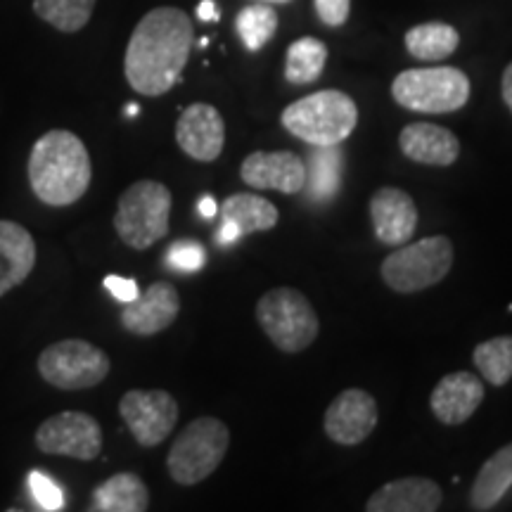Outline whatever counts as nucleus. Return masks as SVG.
I'll list each match as a JSON object with an SVG mask.
<instances>
[{
  "mask_svg": "<svg viewBox=\"0 0 512 512\" xmlns=\"http://www.w3.org/2000/svg\"><path fill=\"white\" fill-rule=\"evenodd\" d=\"M242 238L240 230L233 226L230 221H223L221 219V226L216 230V240H219V245H233V242H238Z\"/></svg>",
  "mask_w": 512,
  "mask_h": 512,
  "instance_id": "34",
  "label": "nucleus"
},
{
  "mask_svg": "<svg viewBox=\"0 0 512 512\" xmlns=\"http://www.w3.org/2000/svg\"><path fill=\"white\" fill-rule=\"evenodd\" d=\"M197 17L202 22H216L219 19V8H216V0H202L200 8H197Z\"/></svg>",
  "mask_w": 512,
  "mask_h": 512,
  "instance_id": "35",
  "label": "nucleus"
},
{
  "mask_svg": "<svg viewBox=\"0 0 512 512\" xmlns=\"http://www.w3.org/2000/svg\"><path fill=\"white\" fill-rule=\"evenodd\" d=\"M176 143L195 162H216L226 145V121L214 105L195 102L176 121Z\"/></svg>",
  "mask_w": 512,
  "mask_h": 512,
  "instance_id": "13",
  "label": "nucleus"
},
{
  "mask_svg": "<svg viewBox=\"0 0 512 512\" xmlns=\"http://www.w3.org/2000/svg\"><path fill=\"white\" fill-rule=\"evenodd\" d=\"M370 219L382 245L399 247L413 238L418 228V207L413 197L399 188H380L370 197Z\"/></svg>",
  "mask_w": 512,
  "mask_h": 512,
  "instance_id": "16",
  "label": "nucleus"
},
{
  "mask_svg": "<svg viewBox=\"0 0 512 512\" xmlns=\"http://www.w3.org/2000/svg\"><path fill=\"white\" fill-rule=\"evenodd\" d=\"M36 266V242L24 226L0 219V297L19 287Z\"/></svg>",
  "mask_w": 512,
  "mask_h": 512,
  "instance_id": "20",
  "label": "nucleus"
},
{
  "mask_svg": "<svg viewBox=\"0 0 512 512\" xmlns=\"http://www.w3.org/2000/svg\"><path fill=\"white\" fill-rule=\"evenodd\" d=\"M441 486L425 477H403L384 484L366 503L368 512H434L441 508Z\"/></svg>",
  "mask_w": 512,
  "mask_h": 512,
  "instance_id": "18",
  "label": "nucleus"
},
{
  "mask_svg": "<svg viewBox=\"0 0 512 512\" xmlns=\"http://www.w3.org/2000/svg\"><path fill=\"white\" fill-rule=\"evenodd\" d=\"M403 41H406V50L415 57V60L439 62L456 53L460 34L451 27V24L427 22L408 29Z\"/></svg>",
  "mask_w": 512,
  "mask_h": 512,
  "instance_id": "25",
  "label": "nucleus"
},
{
  "mask_svg": "<svg viewBox=\"0 0 512 512\" xmlns=\"http://www.w3.org/2000/svg\"><path fill=\"white\" fill-rule=\"evenodd\" d=\"M380 408L366 389H344L325 411V434L339 446H358L373 434Z\"/></svg>",
  "mask_w": 512,
  "mask_h": 512,
  "instance_id": "12",
  "label": "nucleus"
},
{
  "mask_svg": "<svg viewBox=\"0 0 512 512\" xmlns=\"http://www.w3.org/2000/svg\"><path fill=\"white\" fill-rule=\"evenodd\" d=\"M98 0H34V12L64 34H76L91 22Z\"/></svg>",
  "mask_w": 512,
  "mask_h": 512,
  "instance_id": "27",
  "label": "nucleus"
},
{
  "mask_svg": "<svg viewBox=\"0 0 512 512\" xmlns=\"http://www.w3.org/2000/svg\"><path fill=\"white\" fill-rule=\"evenodd\" d=\"M110 356L83 339H62L38 356V373L43 380L64 392L91 389L110 375Z\"/></svg>",
  "mask_w": 512,
  "mask_h": 512,
  "instance_id": "9",
  "label": "nucleus"
},
{
  "mask_svg": "<svg viewBox=\"0 0 512 512\" xmlns=\"http://www.w3.org/2000/svg\"><path fill=\"white\" fill-rule=\"evenodd\" d=\"M105 287L112 292V297L117 299V302H121V304L133 302V299H136L138 294H140L136 280L121 278V275H107Z\"/></svg>",
  "mask_w": 512,
  "mask_h": 512,
  "instance_id": "33",
  "label": "nucleus"
},
{
  "mask_svg": "<svg viewBox=\"0 0 512 512\" xmlns=\"http://www.w3.org/2000/svg\"><path fill=\"white\" fill-rule=\"evenodd\" d=\"M171 190L159 181H138L119 197L114 230L124 245L147 249L169 235Z\"/></svg>",
  "mask_w": 512,
  "mask_h": 512,
  "instance_id": "4",
  "label": "nucleus"
},
{
  "mask_svg": "<svg viewBox=\"0 0 512 512\" xmlns=\"http://www.w3.org/2000/svg\"><path fill=\"white\" fill-rule=\"evenodd\" d=\"M472 361L486 382H491L494 387L508 384L512 380V335L486 339V342L477 344Z\"/></svg>",
  "mask_w": 512,
  "mask_h": 512,
  "instance_id": "29",
  "label": "nucleus"
},
{
  "mask_svg": "<svg viewBox=\"0 0 512 512\" xmlns=\"http://www.w3.org/2000/svg\"><path fill=\"white\" fill-rule=\"evenodd\" d=\"M259 3H271V5H280V3H290V0H259Z\"/></svg>",
  "mask_w": 512,
  "mask_h": 512,
  "instance_id": "39",
  "label": "nucleus"
},
{
  "mask_svg": "<svg viewBox=\"0 0 512 512\" xmlns=\"http://www.w3.org/2000/svg\"><path fill=\"white\" fill-rule=\"evenodd\" d=\"M325 62H328V46L320 38L304 36L287 48L285 55V79L292 86H306L320 79Z\"/></svg>",
  "mask_w": 512,
  "mask_h": 512,
  "instance_id": "26",
  "label": "nucleus"
},
{
  "mask_svg": "<svg viewBox=\"0 0 512 512\" xmlns=\"http://www.w3.org/2000/svg\"><path fill=\"white\" fill-rule=\"evenodd\" d=\"M140 110H138V105H128L126 107V117H136Z\"/></svg>",
  "mask_w": 512,
  "mask_h": 512,
  "instance_id": "38",
  "label": "nucleus"
},
{
  "mask_svg": "<svg viewBox=\"0 0 512 512\" xmlns=\"http://www.w3.org/2000/svg\"><path fill=\"white\" fill-rule=\"evenodd\" d=\"M29 489L31 494H34L38 508L46 510V512H57V510H64V496L60 491V486H57L53 479L48 475H43V472H29Z\"/></svg>",
  "mask_w": 512,
  "mask_h": 512,
  "instance_id": "31",
  "label": "nucleus"
},
{
  "mask_svg": "<svg viewBox=\"0 0 512 512\" xmlns=\"http://www.w3.org/2000/svg\"><path fill=\"white\" fill-rule=\"evenodd\" d=\"M392 98L411 112H458L470 100V79L458 67L406 69L392 83Z\"/></svg>",
  "mask_w": 512,
  "mask_h": 512,
  "instance_id": "6",
  "label": "nucleus"
},
{
  "mask_svg": "<svg viewBox=\"0 0 512 512\" xmlns=\"http://www.w3.org/2000/svg\"><path fill=\"white\" fill-rule=\"evenodd\" d=\"M119 413L133 439L140 446H159L174 432L178 422V403L164 389H131L121 396Z\"/></svg>",
  "mask_w": 512,
  "mask_h": 512,
  "instance_id": "10",
  "label": "nucleus"
},
{
  "mask_svg": "<svg viewBox=\"0 0 512 512\" xmlns=\"http://www.w3.org/2000/svg\"><path fill=\"white\" fill-rule=\"evenodd\" d=\"M512 486V444L498 448L486 463L479 467L475 484L470 489V503L475 510H491L503 501Z\"/></svg>",
  "mask_w": 512,
  "mask_h": 512,
  "instance_id": "21",
  "label": "nucleus"
},
{
  "mask_svg": "<svg viewBox=\"0 0 512 512\" xmlns=\"http://www.w3.org/2000/svg\"><path fill=\"white\" fill-rule=\"evenodd\" d=\"M93 164L86 145L72 131H48L31 147L29 183L48 207H69L86 195Z\"/></svg>",
  "mask_w": 512,
  "mask_h": 512,
  "instance_id": "2",
  "label": "nucleus"
},
{
  "mask_svg": "<svg viewBox=\"0 0 512 512\" xmlns=\"http://www.w3.org/2000/svg\"><path fill=\"white\" fill-rule=\"evenodd\" d=\"M36 446L48 456L95 460L102 451L100 422L81 411L57 413L38 427Z\"/></svg>",
  "mask_w": 512,
  "mask_h": 512,
  "instance_id": "11",
  "label": "nucleus"
},
{
  "mask_svg": "<svg viewBox=\"0 0 512 512\" xmlns=\"http://www.w3.org/2000/svg\"><path fill=\"white\" fill-rule=\"evenodd\" d=\"M285 131L313 145L344 143L358 124L356 102L342 91H318L285 107Z\"/></svg>",
  "mask_w": 512,
  "mask_h": 512,
  "instance_id": "3",
  "label": "nucleus"
},
{
  "mask_svg": "<svg viewBox=\"0 0 512 512\" xmlns=\"http://www.w3.org/2000/svg\"><path fill=\"white\" fill-rule=\"evenodd\" d=\"M235 29H238L240 41L245 43L249 53H256L266 46L275 36L278 29V12L273 10L271 3L247 5L235 17Z\"/></svg>",
  "mask_w": 512,
  "mask_h": 512,
  "instance_id": "28",
  "label": "nucleus"
},
{
  "mask_svg": "<svg viewBox=\"0 0 512 512\" xmlns=\"http://www.w3.org/2000/svg\"><path fill=\"white\" fill-rule=\"evenodd\" d=\"M230 430L219 418H197L178 434L171 446L166 467L176 484L195 486L216 472L226 458Z\"/></svg>",
  "mask_w": 512,
  "mask_h": 512,
  "instance_id": "5",
  "label": "nucleus"
},
{
  "mask_svg": "<svg viewBox=\"0 0 512 512\" xmlns=\"http://www.w3.org/2000/svg\"><path fill=\"white\" fill-rule=\"evenodd\" d=\"M501 93H503V100L505 105H508V110L512 112V62L505 67L503 72V81H501Z\"/></svg>",
  "mask_w": 512,
  "mask_h": 512,
  "instance_id": "36",
  "label": "nucleus"
},
{
  "mask_svg": "<svg viewBox=\"0 0 512 512\" xmlns=\"http://www.w3.org/2000/svg\"><path fill=\"white\" fill-rule=\"evenodd\" d=\"M401 152L411 162L427 166H451L460 155L456 133L437 124H408L399 136Z\"/></svg>",
  "mask_w": 512,
  "mask_h": 512,
  "instance_id": "19",
  "label": "nucleus"
},
{
  "mask_svg": "<svg viewBox=\"0 0 512 512\" xmlns=\"http://www.w3.org/2000/svg\"><path fill=\"white\" fill-rule=\"evenodd\" d=\"M451 266V240L444 235H432L389 254L382 264V278L394 292L413 294L441 283Z\"/></svg>",
  "mask_w": 512,
  "mask_h": 512,
  "instance_id": "8",
  "label": "nucleus"
},
{
  "mask_svg": "<svg viewBox=\"0 0 512 512\" xmlns=\"http://www.w3.org/2000/svg\"><path fill=\"white\" fill-rule=\"evenodd\" d=\"M240 178L249 188L299 195L306 185V162L294 152H252L240 166Z\"/></svg>",
  "mask_w": 512,
  "mask_h": 512,
  "instance_id": "14",
  "label": "nucleus"
},
{
  "mask_svg": "<svg viewBox=\"0 0 512 512\" xmlns=\"http://www.w3.org/2000/svg\"><path fill=\"white\" fill-rule=\"evenodd\" d=\"M221 219L233 223L240 235L264 233V230L278 226V209L264 197L252 195V192H238L221 204Z\"/></svg>",
  "mask_w": 512,
  "mask_h": 512,
  "instance_id": "24",
  "label": "nucleus"
},
{
  "mask_svg": "<svg viewBox=\"0 0 512 512\" xmlns=\"http://www.w3.org/2000/svg\"><path fill=\"white\" fill-rule=\"evenodd\" d=\"M195 31L178 8L150 10L133 29L126 48L124 72L131 88L147 98L169 93L181 81Z\"/></svg>",
  "mask_w": 512,
  "mask_h": 512,
  "instance_id": "1",
  "label": "nucleus"
},
{
  "mask_svg": "<svg viewBox=\"0 0 512 512\" xmlns=\"http://www.w3.org/2000/svg\"><path fill=\"white\" fill-rule=\"evenodd\" d=\"M197 211H200L202 219H214L216 211H219V204H216V200L211 195H204L200 204H197Z\"/></svg>",
  "mask_w": 512,
  "mask_h": 512,
  "instance_id": "37",
  "label": "nucleus"
},
{
  "mask_svg": "<svg viewBox=\"0 0 512 512\" xmlns=\"http://www.w3.org/2000/svg\"><path fill=\"white\" fill-rule=\"evenodd\" d=\"M150 508V491L133 472H119L93 491L95 512H145Z\"/></svg>",
  "mask_w": 512,
  "mask_h": 512,
  "instance_id": "22",
  "label": "nucleus"
},
{
  "mask_svg": "<svg viewBox=\"0 0 512 512\" xmlns=\"http://www.w3.org/2000/svg\"><path fill=\"white\" fill-rule=\"evenodd\" d=\"M178 311H181V297H178L176 287L166 280H159L147 287L143 294H138L133 302L124 304L121 325L131 335L152 337L171 328V323L178 318Z\"/></svg>",
  "mask_w": 512,
  "mask_h": 512,
  "instance_id": "15",
  "label": "nucleus"
},
{
  "mask_svg": "<svg viewBox=\"0 0 512 512\" xmlns=\"http://www.w3.org/2000/svg\"><path fill=\"white\" fill-rule=\"evenodd\" d=\"M256 320L266 337L285 354L309 349L320 332L316 311L294 287H275L266 292L256 304Z\"/></svg>",
  "mask_w": 512,
  "mask_h": 512,
  "instance_id": "7",
  "label": "nucleus"
},
{
  "mask_svg": "<svg viewBox=\"0 0 512 512\" xmlns=\"http://www.w3.org/2000/svg\"><path fill=\"white\" fill-rule=\"evenodd\" d=\"M342 150L339 145H313L306 164V197L313 202H328L342 185Z\"/></svg>",
  "mask_w": 512,
  "mask_h": 512,
  "instance_id": "23",
  "label": "nucleus"
},
{
  "mask_svg": "<svg viewBox=\"0 0 512 512\" xmlns=\"http://www.w3.org/2000/svg\"><path fill=\"white\" fill-rule=\"evenodd\" d=\"M316 5V15L325 27H342L347 24L349 12H351V0H313Z\"/></svg>",
  "mask_w": 512,
  "mask_h": 512,
  "instance_id": "32",
  "label": "nucleus"
},
{
  "mask_svg": "<svg viewBox=\"0 0 512 512\" xmlns=\"http://www.w3.org/2000/svg\"><path fill=\"white\" fill-rule=\"evenodd\" d=\"M207 261V249H204L197 240H178L166 252V264L181 273H195L200 271Z\"/></svg>",
  "mask_w": 512,
  "mask_h": 512,
  "instance_id": "30",
  "label": "nucleus"
},
{
  "mask_svg": "<svg viewBox=\"0 0 512 512\" xmlns=\"http://www.w3.org/2000/svg\"><path fill=\"white\" fill-rule=\"evenodd\" d=\"M484 401V384L479 382L477 375L458 370V373H448L437 382L432 389L430 406L434 418L441 425L456 427L470 420L472 415Z\"/></svg>",
  "mask_w": 512,
  "mask_h": 512,
  "instance_id": "17",
  "label": "nucleus"
}]
</instances>
